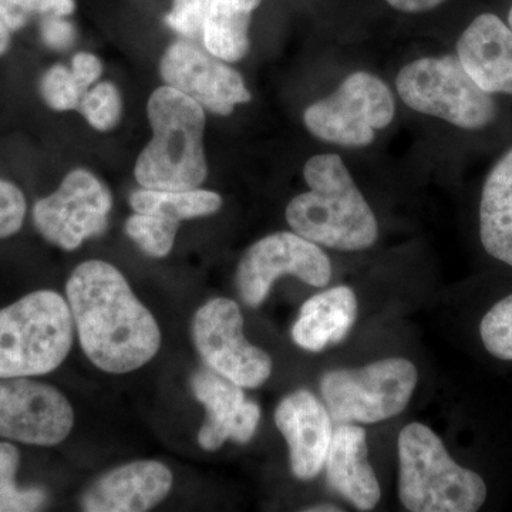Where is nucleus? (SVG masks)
I'll return each instance as SVG.
<instances>
[{
    "mask_svg": "<svg viewBox=\"0 0 512 512\" xmlns=\"http://www.w3.org/2000/svg\"><path fill=\"white\" fill-rule=\"evenodd\" d=\"M66 295L80 345L97 369L124 375L157 355V320L116 266L96 259L83 262L70 275Z\"/></svg>",
    "mask_w": 512,
    "mask_h": 512,
    "instance_id": "f257e3e1",
    "label": "nucleus"
},
{
    "mask_svg": "<svg viewBox=\"0 0 512 512\" xmlns=\"http://www.w3.org/2000/svg\"><path fill=\"white\" fill-rule=\"evenodd\" d=\"M303 178L309 191L293 198L285 212L293 232L336 251H365L375 245V214L338 154L309 158Z\"/></svg>",
    "mask_w": 512,
    "mask_h": 512,
    "instance_id": "f03ea898",
    "label": "nucleus"
},
{
    "mask_svg": "<svg viewBox=\"0 0 512 512\" xmlns=\"http://www.w3.org/2000/svg\"><path fill=\"white\" fill-rule=\"evenodd\" d=\"M153 140L138 157L136 180L147 190L185 191L207 180L204 107L170 86L158 87L147 106Z\"/></svg>",
    "mask_w": 512,
    "mask_h": 512,
    "instance_id": "7ed1b4c3",
    "label": "nucleus"
},
{
    "mask_svg": "<svg viewBox=\"0 0 512 512\" xmlns=\"http://www.w3.org/2000/svg\"><path fill=\"white\" fill-rule=\"evenodd\" d=\"M399 497L413 512H476L487 485L476 471L458 466L440 437L421 423L399 434Z\"/></svg>",
    "mask_w": 512,
    "mask_h": 512,
    "instance_id": "20e7f679",
    "label": "nucleus"
},
{
    "mask_svg": "<svg viewBox=\"0 0 512 512\" xmlns=\"http://www.w3.org/2000/svg\"><path fill=\"white\" fill-rule=\"evenodd\" d=\"M73 339L66 299L53 291L29 293L0 309V379L53 372L69 355Z\"/></svg>",
    "mask_w": 512,
    "mask_h": 512,
    "instance_id": "39448f33",
    "label": "nucleus"
},
{
    "mask_svg": "<svg viewBox=\"0 0 512 512\" xmlns=\"http://www.w3.org/2000/svg\"><path fill=\"white\" fill-rule=\"evenodd\" d=\"M400 99L414 111L437 117L464 130L493 123L497 104L481 89L457 55L421 57L396 77Z\"/></svg>",
    "mask_w": 512,
    "mask_h": 512,
    "instance_id": "423d86ee",
    "label": "nucleus"
},
{
    "mask_svg": "<svg viewBox=\"0 0 512 512\" xmlns=\"http://www.w3.org/2000/svg\"><path fill=\"white\" fill-rule=\"evenodd\" d=\"M419 380L410 360L390 357L357 369H339L320 379V393L336 424H373L406 409Z\"/></svg>",
    "mask_w": 512,
    "mask_h": 512,
    "instance_id": "0eeeda50",
    "label": "nucleus"
},
{
    "mask_svg": "<svg viewBox=\"0 0 512 512\" xmlns=\"http://www.w3.org/2000/svg\"><path fill=\"white\" fill-rule=\"evenodd\" d=\"M396 103L387 84L367 72L350 74L336 92L316 101L303 113L313 137L342 147H366L376 131L390 126Z\"/></svg>",
    "mask_w": 512,
    "mask_h": 512,
    "instance_id": "6e6552de",
    "label": "nucleus"
},
{
    "mask_svg": "<svg viewBox=\"0 0 512 512\" xmlns=\"http://www.w3.org/2000/svg\"><path fill=\"white\" fill-rule=\"evenodd\" d=\"M192 339L205 365L242 389H256L271 376V356L245 339L244 318L232 299L202 305L192 320Z\"/></svg>",
    "mask_w": 512,
    "mask_h": 512,
    "instance_id": "1a4fd4ad",
    "label": "nucleus"
},
{
    "mask_svg": "<svg viewBox=\"0 0 512 512\" xmlns=\"http://www.w3.org/2000/svg\"><path fill=\"white\" fill-rule=\"evenodd\" d=\"M111 207L109 188L90 171L74 170L56 192L36 202L33 221L50 244L74 251L106 231Z\"/></svg>",
    "mask_w": 512,
    "mask_h": 512,
    "instance_id": "9d476101",
    "label": "nucleus"
},
{
    "mask_svg": "<svg viewBox=\"0 0 512 512\" xmlns=\"http://www.w3.org/2000/svg\"><path fill=\"white\" fill-rule=\"evenodd\" d=\"M282 275H293L305 284L323 288L332 278V264L319 245L296 232H276L255 242L242 256L237 271L239 296L256 308Z\"/></svg>",
    "mask_w": 512,
    "mask_h": 512,
    "instance_id": "9b49d317",
    "label": "nucleus"
},
{
    "mask_svg": "<svg viewBox=\"0 0 512 512\" xmlns=\"http://www.w3.org/2000/svg\"><path fill=\"white\" fill-rule=\"evenodd\" d=\"M74 426L69 400L49 384L28 377L0 379V437L30 446L52 447Z\"/></svg>",
    "mask_w": 512,
    "mask_h": 512,
    "instance_id": "f8f14e48",
    "label": "nucleus"
},
{
    "mask_svg": "<svg viewBox=\"0 0 512 512\" xmlns=\"http://www.w3.org/2000/svg\"><path fill=\"white\" fill-rule=\"evenodd\" d=\"M160 72L167 86L218 116H229L238 104L252 99L237 70L190 43L177 42L168 47Z\"/></svg>",
    "mask_w": 512,
    "mask_h": 512,
    "instance_id": "ddd939ff",
    "label": "nucleus"
},
{
    "mask_svg": "<svg viewBox=\"0 0 512 512\" xmlns=\"http://www.w3.org/2000/svg\"><path fill=\"white\" fill-rule=\"evenodd\" d=\"M191 387L195 399L207 410L198 433L204 450H218L227 440L245 444L254 437L261 409L247 400L241 386L208 367L192 376Z\"/></svg>",
    "mask_w": 512,
    "mask_h": 512,
    "instance_id": "4468645a",
    "label": "nucleus"
},
{
    "mask_svg": "<svg viewBox=\"0 0 512 512\" xmlns=\"http://www.w3.org/2000/svg\"><path fill=\"white\" fill-rule=\"evenodd\" d=\"M275 423L288 443L293 476L302 481L318 476L333 434L326 406L309 390H298L278 404Z\"/></svg>",
    "mask_w": 512,
    "mask_h": 512,
    "instance_id": "2eb2a0df",
    "label": "nucleus"
},
{
    "mask_svg": "<svg viewBox=\"0 0 512 512\" xmlns=\"http://www.w3.org/2000/svg\"><path fill=\"white\" fill-rule=\"evenodd\" d=\"M173 474L160 461L143 460L114 468L84 493L89 512H143L170 494Z\"/></svg>",
    "mask_w": 512,
    "mask_h": 512,
    "instance_id": "dca6fc26",
    "label": "nucleus"
},
{
    "mask_svg": "<svg viewBox=\"0 0 512 512\" xmlns=\"http://www.w3.org/2000/svg\"><path fill=\"white\" fill-rule=\"evenodd\" d=\"M457 56L485 92L512 96V29L497 15L483 13L468 25Z\"/></svg>",
    "mask_w": 512,
    "mask_h": 512,
    "instance_id": "f3484780",
    "label": "nucleus"
},
{
    "mask_svg": "<svg viewBox=\"0 0 512 512\" xmlns=\"http://www.w3.org/2000/svg\"><path fill=\"white\" fill-rule=\"evenodd\" d=\"M326 483L359 511H372L382 491L367 461L366 431L357 424H339L325 460Z\"/></svg>",
    "mask_w": 512,
    "mask_h": 512,
    "instance_id": "a211bd4d",
    "label": "nucleus"
},
{
    "mask_svg": "<svg viewBox=\"0 0 512 512\" xmlns=\"http://www.w3.org/2000/svg\"><path fill=\"white\" fill-rule=\"evenodd\" d=\"M357 299L348 286H335L303 303L292 329V339L299 348L320 352L338 345L355 325Z\"/></svg>",
    "mask_w": 512,
    "mask_h": 512,
    "instance_id": "6ab92c4d",
    "label": "nucleus"
},
{
    "mask_svg": "<svg viewBox=\"0 0 512 512\" xmlns=\"http://www.w3.org/2000/svg\"><path fill=\"white\" fill-rule=\"evenodd\" d=\"M480 238L488 255L512 266V148L485 180L480 202Z\"/></svg>",
    "mask_w": 512,
    "mask_h": 512,
    "instance_id": "aec40b11",
    "label": "nucleus"
},
{
    "mask_svg": "<svg viewBox=\"0 0 512 512\" xmlns=\"http://www.w3.org/2000/svg\"><path fill=\"white\" fill-rule=\"evenodd\" d=\"M262 0H215L202 28L205 50L224 62H239L249 52V23Z\"/></svg>",
    "mask_w": 512,
    "mask_h": 512,
    "instance_id": "412c9836",
    "label": "nucleus"
},
{
    "mask_svg": "<svg viewBox=\"0 0 512 512\" xmlns=\"http://www.w3.org/2000/svg\"><path fill=\"white\" fill-rule=\"evenodd\" d=\"M130 205L134 212L160 215L181 222L215 214L221 210L222 198L217 192L200 188L185 191L141 188L131 194Z\"/></svg>",
    "mask_w": 512,
    "mask_h": 512,
    "instance_id": "4be33fe9",
    "label": "nucleus"
},
{
    "mask_svg": "<svg viewBox=\"0 0 512 512\" xmlns=\"http://www.w3.org/2000/svg\"><path fill=\"white\" fill-rule=\"evenodd\" d=\"M18 448L10 443H0V512L37 511L46 503L42 488L20 490L15 483L19 468Z\"/></svg>",
    "mask_w": 512,
    "mask_h": 512,
    "instance_id": "5701e85b",
    "label": "nucleus"
},
{
    "mask_svg": "<svg viewBox=\"0 0 512 512\" xmlns=\"http://www.w3.org/2000/svg\"><path fill=\"white\" fill-rule=\"evenodd\" d=\"M178 228V221L140 212H134L126 222L128 237L153 258H164L173 251Z\"/></svg>",
    "mask_w": 512,
    "mask_h": 512,
    "instance_id": "b1692460",
    "label": "nucleus"
},
{
    "mask_svg": "<svg viewBox=\"0 0 512 512\" xmlns=\"http://www.w3.org/2000/svg\"><path fill=\"white\" fill-rule=\"evenodd\" d=\"M79 110L90 126L99 131H109L121 119L123 101L113 83L103 82L84 93Z\"/></svg>",
    "mask_w": 512,
    "mask_h": 512,
    "instance_id": "393cba45",
    "label": "nucleus"
},
{
    "mask_svg": "<svg viewBox=\"0 0 512 512\" xmlns=\"http://www.w3.org/2000/svg\"><path fill=\"white\" fill-rule=\"evenodd\" d=\"M481 340L491 355L512 360V295L495 303L481 320Z\"/></svg>",
    "mask_w": 512,
    "mask_h": 512,
    "instance_id": "a878e982",
    "label": "nucleus"
},
{
    "mask_svg": "<svg viewBox=\"0 0 512 512\" xmlns=\"http://www.w3.org/2000/svg\"><path fill=\"white\" fill-rule=\"evenodd\" d=\"M40 92L47 106L56 111L79 109L84 93L72 70L62 64L50 67L40 83Z\"/></svg>",
    "mask_w": 512,
    "mask_h": 512,
    "instance_id": "bb28decb",
    "label": "nucleus"
},
{
    "mask_svg": "<svg viewBox=\"0 0 512 512\" xmlns=\"http://www.w3.org/2000/svg\"><path fill=\"white\" fill-rule=\"evenodd\" d=\"M215 0H174L173 9L165 16V23L174 32L185 37L202 35L205 19Z\"/></svg>",
    "mask_w": 512,
    "mask_h": 512,
    "instance_id": "cd10ccee",
    "label": "nucleus"
},
{
    "mask_svg": "<svg viewBox=\"0 0 512 512\" xmlns=\"http://www.w3.org/2000/svg\"><path fill=\"white\" fill-rule=\"evenodd\" d=\"M26 208L23 192L15 184L0 180V239L19 232L25 221Z\"/></svg>",
    "mask_w": 512,
    "mask_h": 512,
    "instance_id": "c85d7f7f",
    "label": "nucleus"
},
{
    "mask_svg": "<svg viewBox=\"0 0 512 512\" xmlns=\"http://www.w3.org/2000/svg\"><path fill=\"white\" fill-rule=\"evenodd\" d=\"M40 35L45 45L55 50L69 49L76 40V30L72 23L57 16H45L40 25Z\"/></svg>",
    "mask_w": 512,
    "mask_h": 512,
    "instance_id": "c756f323",
    "label": "nucleus"
},
{
    "mask_svg": "<svg viewBox=\"0 0 512 512\" xmlns=\"http://www.w3.org/2000/svg\"><path fill=\"white\" fill-rule=\"evenodd\" d=\"M37 13L36 0H0V19L9 30H19Z\"/></svg>",
    "mask_w": 512,
    "mask_h": 512,
    "instance_id": "7c9ffc66",
    "label": "nucleus"
},
{
    "mask_svg": "<svg viewBox=\"0 0 512 512\" xmlns=\"http://www.w3.org/2000/svg\"><path fill=\"white\" fill-rule=\"evenodd\" d=\"M72 72L83 89L89 90L103 73V64L92 53L80 52L73 57Z\"/></svg>",
    "mask_w": 512,
    "mask_h": 512,
    "instance_id": "2f4dec72",
    "label": "nucleus"
},
{
    "mask_svg": "<svg viewBox=\"0 0 512 512\" xmlns=\"http://www.w3.org/2000/svg\"><path fill=\"white\" fill-rule=\"evenodd\" d=\"M36 2L37 15L64 18V16L72 15L76 9L74 0H36Z\"/></svg>",
    "mask_w": 512,
    "mask_h": 512,
    "instance_id": "473e14b6",
    "label": "nucleus"
},
{
    "mask_svg": "<svg viewBox=\"0 0 512 512\" xmlns=\"http://www.w3.org/2000/svg\"><path fill=\"white\" fill-rule=\"evenodd\" d=\"M393 9L404 13H423L436 9L447 0H386Z\"/></svg>",
    "mask_w": 512,
    "mask_h": 512,
    "instance_id": "72a5a7b5",
    "label": "nucleus"
},
{
    "mask_svg": "<svg viewBox=\"0 0 512 512\" xmlns=\"http://www.w3.org/2000/svg\"><path fill=\"white\" fill-rule=\"evenodd\" d=\"M10 43V30L0 19V56L8 50Z\"/></svg>",
    "mask_w": 512,
    "mask_h": 512,
    "instance_id": "f704fd0d",
    "label": "nucleus"
},
{
    "mask_svg": "<svg viewBox=\"0 0 512 512\" xmlns=\"http://www.w3.org/2000/svg\"><path fill=\"white\" fill-rule=\"evenodd\" d=\"M305 511H309V512H339V511H342L340 510L339 507H336V505H332V504H319V505H315V507H309V508H305Z\"/></svg>",
    "mask_w": 512,
    "mask_h": 512,
    "instance_id": "c9c22d12",
    "label": "nucleus"
},
{
    "mask_svg": "<svg viewBox=\"0 0 512 512\" xmlns=\"http://www.w3.org/2000/svg\"><path fill=\"white\" fill-rule=\"evenodd\" d=\"M508 26L512 29V6L510 9V13H508Z\"/></svg>",
    "mask_w": 512,
    "mask_h": 512,
    "instance_id": "e433bc0d",
    "label": "nucleus"
}]
</instances>
